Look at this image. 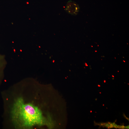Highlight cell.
<instances>
[{"mask_svg": "<svg viewBox=\"0 0 129 129\" xmlns=\"http://www.w3.org/2000/svg\"><path fill=\"white\" fill-rule=\"evenodd\" d=\"M104 81V82H105V81Z\"/></svg>", "mask_w": 129, "mask_h": 129, "instance_id": "obj_5", "label": "cell"}, {"mask_svg": "<svg viewBox=\"0 0 129 129\" xmlns=\"http://www.w3.org/2000/svg\"><path fill=\"white\" fill-rule=\"evenodd\" d=\"M124 62H125V61H123Z\"/></svg>", "mask_w": 129, "mask_h": 129, "instance_id": "obj_6", "label": "cell"}, {"mask_svg": "<svg viewBox=\"0 0 129 129\" xmlns=\"http://www.w3.org/2000/svg\"><path fill=\"white\" fill-rule=\"evenodd\" d=\"M95 51V52H97V51Z\"/></svg>", "mask_w": 129, "mask_h": 129, "instance_id": "obj_7", "label": "cell"}, {"mask_svg": "<svg viewBox=\"0 0 129 129\" xmlns=\"http://www.w3.org/2000/svg\"><path fill=\"white\" fill-rule=\"evenodd\" d=\"M12 120L16 125L20 128H30L36 125L47 123L40 110L30 103H26L22 98L15 101L11 110Z\"/></svg>", "mask_w": 129, "mask_h": 129, "instance_id": "obj_1", "label": "cell"}, {"mask_svg": "<svg viewBox=\"0 0 129 129\" xmlns=\"http://www.w3.org/2000/svg\"><path fill=\"white\" fill-rule=\"evenodd\" d=\"M65 9L67 13L73 15H77L79 10L78 5L75 2L71 0L67 2Z\"/></svg>", "mask_w": 129, "mask_h": 129, "instance_id": "obj_2", "label": "cell"}, {"mask_svg": "<svg viewBox=\"0 0 129 129\" xmlns=\"http://www.w3.org/2000/svg\"><path fill=\"white\" fill-rule=\"evenodd\" d=\"M2 59V57L0 56V67H1L2 66V63L1 62V59Z\"/></svg>", "mask_w": 129, "mask_h": 129, "instance_id": "obj_3", "label": "cell"}, {"mask_svg": "<svg viewBox=\"0 0 129 129\" xmlns=\"http://www.w3.org/2000/svg\"><path fill=\"white\" fill-rule=\"evenodd\" d=\"M98 86H100V85H98Z\"/></svg>", "mask_w": 129, "mask_h": 129, "instance_id": "obj_4", "label": "cell"}]
</instances>
